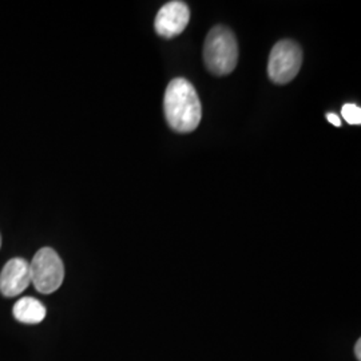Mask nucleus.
Returning <instances> with one entry per match:
<instances>
[{"label":"nucleus","mask_w":361,"mask_h":361,"mask_svg":"<svg viewBox=\"0 0 361 361\" xmlns=\"http://www.w3.org/2000/svg\"><path fill=\"white\" fill-rule=\"evenodd\" d=\"M164 111L169 126L178 133H192L202 118V107L193 85L177 78L169 83L164 98Z\"/></svg>","instance_id":"1"},{"label":"nucleus","mask_w":361,"mask_h":361,"mask_svg":"<svg viewBox=\"0 0 361 361\" xmlns=\"http://www.w3.org/2000/svg\"><path fill=\"white\" fill-rule=\"evenodd\" d=\"M204 62L214 75H228L238 62L237 39L228 27L210 30L204 44Z\"/></svg>","instance_id":"2"},{"label":"nucleus","mask_w":361,"mask_h":361,"mask_svg":"<svg viewBox=\"0 0 361 361\" xmlns=\"http://www.w3.org/2000/svg\"><path fill=\"white\" fill-rule=\"evenodd\" d=\"M31 283L35 289L50 295L61 288L65 279V267L59 255L51 247H43L30 262Z\"/></svg>","instance_id":"3"},{"label":"nucleus","mask_w":361,"mask_h":361,"mask_svg":"<svg viewBox=\"0 0 361 361\" xmlns=\"http://www.w3.org/2000/svg\"><path fill=\"white\" fill-rule=\"evenodd\" d=\"M302 65V51L293 40L279 42L269 55L268 75L277 85H286L296 78Z\"/></svg>","instance_id":"4"},{"label":"nucleus","mask_w":361,"mask_h":361,"mask_svg":"<svg viewBox=\"0 0 361 361\" xmlns=\"http://www.w3.org/2000/svg\"><path fill=\"white\" fill-rule=\"evenodd\" d=\"M190 10L183 1H169L155 18V31L164 38H174L189 25Z\"/></svg>","instance_id":"5"},{"label":"nucleus","mask_w":361,"mask_h":361,"mask_svg":"<svg viewBox=\"0 0 361 361\" xmlns=\"http://www.w3.org/2000/svg\"><path fill=\"white\" fill-rule=\"evenodd\" d=\"M31 284L30 262L23 258L10 259L0 273V292L6 297L20 295Z\"/></svg>","instance_id":"6"},{"label":"nucleus","mask_w":361,"mask_h":361,"mask_svg":"<svg viewBox=\"0 0 361 361\" xmlns=\"http://www.w3.org/2000/svg\"><path fill=\"white\" fill-rule=\"evenodd\" d=\"M13 317L25 324L42 323L46 317V307L32 297H23L13 305Z\"/></svg>","instance_id":"7"},{"label":"nucleus","mask_w":361,"mask_h":361,"mask_svg":"<svg viewBox=\"0 0 361 361\" xmlns=\"http://www.w3.org/2000/svg\"><path fill=\"white\" fill-rule=\"evenodd\" d=\"M343 116L348 122L349 125H360L361 109L357 104H347L343 106Z\"/></svg>","instance_id":"8"},{"label":"nucleus","mask_w":361,"mask_h":361,"mask_svg":"<svg viewBox=\"0 0 361 361\" xmlns=\"http://www.w3.org/2000/svg\"><path fill=\"white\" fill-rule=\"evenodd\" d=\"M326 119L332 123V125H335L337 128H340L341 126V121H340V118L336 116L335 113H329L328 116H326Z\"/></svg>","instance_id":"9"},{"label":"nucleus","mask_w":361,"mask_h":361,"mask_svg":"<svg viewBox=\"0 0 361 361\" xmlns=\"http://www.w3.org/2000/svg\"><path fill=\"white\" fill-rule=\"evenodd\" d=\"M355 355H356L357 360L361 361V340H357V343L355 345Z\"/></svg>","instance_id":"10"},{"label":"nucleus","mask_w":361,"mask_h":361,"mask_svg":"<svg viewBox=\"0 0 361 361\" xmlns=\"http://www.w3.org/2000/svg\"><path fill=\"white\" fill-rule=\"evenodd\" d=\"M0 246H1V237H0Z\"/></svg>","instance_id":"11"}]
</instances>
